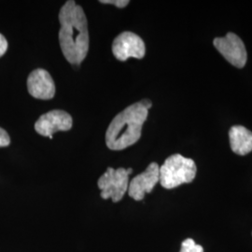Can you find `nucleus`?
Here are the masks:
<instances>
[{
    "label": "nucleus",
    "instance_id": "f257e3e1",
    "mask_svg": "<svg viewBox=\"0 0 252 252\" xmlns=\"http://www.w3.org/2000/svg\"><path fill=\"white\" fill-rule=\"evenodd\" d=\"M61 28L59 42L65 59L73 64L81 63L89 50L87 19L81 6L68 0L59 12Z\"/></svg>",
    "mask_w": 252,
    "mask_h": 252
},
{
    "label": "nucleus",
    "instance_id": "f03ea898",
    "mask_svg": "<svg viewBox=\"0 0 252 252\" xmlns=\"http://www.w3.org/2000/svg\"><path fill=\"white\" fill-rule=\"evenodd\" d=\"M148 114L149 110L140 102H137L116 115L106 133L108 149L122 151L136 143L141 136L142 126Z\"/></svg>",
    "mask_w": 252,
    "mask_h": 252
},
{
    "label": "nucleus",
    "instance_id": "7ed1b4c3",
    "mask_svg": "<svg viewBox=\"0 0 252 252\" xmlns=\"http://www.w3.org/2000/svg\"><path fill=\"white\" fill-rule=\"evenodd\" d=\"M197 167L192 159L180 154H173L160 167V183L164 189L177 188L194 180Z\"/></svg>",
    "mask_w": 252,
    "mask_h": 252
},
{
    "label": "nucleus",
    "instance_id": "20e7f679",
    "mask_svg": "<svg viewBox=\"0 0 252 252\" xmlns=\"http://www.w3.org/2000/svg\"><path fill=\"white\" fill-rule=\"evenodd\" d=\"M132 172V168L121 167L114 169L108 167L97 182L98 188L101 189V197L105 200L111 198L114 203L121 201L128 190L129 175Z\"/></svg>",
    "mask_w": 252,
    "mask_h": 252
},
{
    "label": "nucleus",
    "instance_id": "39448f33",
    "mask_svg": "<svg viewBox=\"0 0 252 252\" xmlns=\"http://www.w3.org/2000/svg\"><path fill=\"white\" fill-rule=\"evenodd\" d=\"M213 44L226 60L235 67L242 68L247 63L248 54L242 39L234 33L224 37H216Z\"/></svg>",
    "mask_w": 252,
    "mask_h": 252
},
{
    "label": "nucleus",
    "instance_id": "423d86ee",
    "mask_svg": "<svg viewBox=\"0 0 252 252\" xmlns=\"http://www.w3.org/2000/svg\"><path fill=\"white\" fill-rule=\"evenodd\" d=\"M112 52L120 61H126L133 57L142 59L146 54V46L143 39L133 32H124L114 39Z\"/></svg>",
    "mask_w": 252,
    "mask_h": 252
},
{
    "label": "nucleus",
    "instance_id": "0eeeda50",
    "mask_svg": "<svg viewBox=\"0 0 252 252\" xmlns=\"http://www.w3.org/2000/svg\"><path fill=\"white\" fill-rule=\"evenodd\" d=\"M72 117L63 110H52L41 115L35 124V130L39 135L53 138L59 131H68L72 128Z\"/></svg>",
    "mask_w": 252,
    "mask_h": 252
},
{
    "label": "nucleus",
    "instance_id": "6e6552de",
    "mask_svg": "<svg viewBox=\"0 0 252 252\" xmlns=\"http://www.w3.org/2000/svg\"><path fill=\"white\" fill-rule=\"evenodd\" d=\"M159 181L160 166L157 162H152L143 173L137 175L129 182L128 194L135 201H141L146 193L153 191V188Z\"/></svg>",
    "mask_w": 252,
    "mask_h": 252
},
{
    "label": "nucleus",
    "instance_id": "1a4fd4ad",
    "mask_svg": "<svg viewBox=\"0 0 252 252\" xmlns=\"http://www.w3.org/2000/svg\"><path fill=\"white\" fill-rule=\"evenodd\" d=\"M27 89L36 99H52L55 94V84L52 76L41 68L30 73L27 79Z\"/></svg>",
    "mask_w": 252,
    "mask_h": 252
},
{
    "label": "nucleus",
    "instance_id": "9d476101",
    "mask_svg": "<svg viewBox=\"0 0 252 252\" xmlns=\"http://www.w3.org/2000/svg\"><path fill=\"white\" fill-rule=\"evenodd\" d=\"M231 149L235 154L247 155L252 152V133L242 126H234L229 131Z\"/></svg>",
    "mask_w": 252,
    "mask_h": 252
},
{
    "label": "nucleus",
    "instance_id": "9b49d317",
    "mask_svg": "<svg viewBox=\"0 0 252 252\" xmlns=\"http://www.w3.org/2000/svg\"><path fill=\"white\" fill-rule=\"evenodd\" d=\"M180 252H204L203 247L197 245L193 239L188 238L181 244Z\"/></svg>",
    "mask_w": 252,
    "mask_h": 252
},
{
    "label": "nucleus",
    "instance_id": "f8f14e48",
    "mask_svg": "<svg viewBox=\"0 0 252 252\" xmlns=\"http://www.w3.org/2000/svg\"><path fill=\"white\" fill-rule=\"evenodd\" d=\"M10 143L9 135L3 128L0 127V148L7 147Z\"/></svg>",
    "mask_w": 252,
    "mask_h": 252
},
{
    "label": "nucleus",
    "instance_id": "ddd939ff",
    "mask_svg": "<svg viewBox=\"0 0 252 252\" xmlns=\"http://www.w3.org/2000/svg\"><path fill=\"white\" fill-rule=\"evenodd\" d=\"M100 3L102 4H112V5H115L118 8H125L128 4H129V1L128 0H102L100 1Z\"/></svg>",
    "mask_w": 252,
    "mask_h": 252
},
{
    "label": "nucleus",
    "instance_id": "4468645a",
    "mask_svg": "<svg viewBox=\"0 0 252 252\" xmlns=\"http://www.w3.org/2000/svg\"><path fill=\"white\" fill-rule=\"evenodd\" d=\"M8 49V41L5 38V36L0 34V57L3 56L7 52Z\"/></svg>",
    "mask_w": 252,
    "mask_h": 252
},
{
    "label": "nucleus",
    "instance_id": "2eb2a0df",
    "mask_svg": "<svg viewBox=\"0 0 252 252\" xmlns=\"http://www.w3.org/2000/svg\"><path fill=\"white\" fill-rule=\"evenodd\" d=\"M140 103L144 106L145 108H147L148 110L150 109V108H152V106H153V103H152V101L151 100L144 99L142 100V101H140Z\"/></svg>",
    "mask_w": 252,
    "mask_h": 252
}]
</instances>
